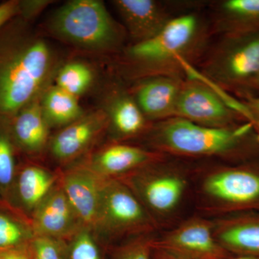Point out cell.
Here are the masks:
<instances>
[{
  "label": "cell",
  "instance_id": "obj_15",
  "mask_svg": "<svg viewBox=\"0 0 259 259\" xmlns=\"http://www.w3.org/2000/svg\"><path fill=\"white\" fill-rule=\"evenodd\" d=\"M31 225L34 235L54 238L75 235L83 228L61 186L32 212Z\"/></svg>",
  "mask_w": 259,
  "mask_h": 259
},
{
  "label": "cell",
  "instance_id": "obj_5",
  "mask_svg": "<svg viewBox=\"0 0 259 259\" xmlns=\"http://www.w3.org/2000/svg\"><path fill=\"white\" fill-rule=\"evenodd\" d=\"M199 74L221 89L253 83L259 74V30L223 35L206 51Z\"/></svg>",
  "mask_w": 259,
  "mask_h": 259
},
{
  "label": "cell",
  "instance_id": "obj_31",
  "mask_svg": "<svg viewBox=\"0 0 259 259\" xmlns=\"http://www.w3.org/2000/svg\"><path fill=\"white\" fill-rule=\"evenodd\" d=\"M0 259H30L19 248L0 250Z\"/></svg>",
  "mask_w": 259,
  "mask_h": 259
},
{
  "label": "cell",
  "instance_id": "obj_12",
  "mask_svg": "<svg viewBox=\"0 0 259 259\" xmlns=\"http://www.w3.org/2000/svg\"><path fill=\"white\" fill-rule=\"evenodd\" d=\"M185 79L177 76H146L136 79L130 93L151 123L175 117V109Z\"/></svg>",
  "mask_w": 259,
  "mask_h": 259
},
{
  "label": "cell",
  "instance_id": "obj_34",
  "mask_svg": "<svg viewBox=\"0 0 259 259\" xmlns=\"http://www.w3.org/2000/svg\"><path fill=\"white\" fill-rule=\"evenodd\" d=\"M226 259H259V256H248V255H237L235 258H228Z\"/></svg>",
  "mask_w": 259,
  "mask_h": 259
},
{
  "label": "cell",
  "instance_id": "obj_3",
  "mask_svg": "<svg viewBox=\"0 0 259 259\" xmlns=\"http://www.w3.org/2000/svg\"><path fill=\"white\" fill-rule=\"evenodd\" d=\"M253 131L251 122L212 127L173 117L153 123L145 135L150 150L166 156L233 158L246 154L259 141Z\"/></svg>",
  "mask_w": 259,
  "mask_h": 259
},
{
  "label": "cell",
  "instance_id": "obj_1",
  "mask_svg": "<svg viewBox=\"0 0 259 259\" xmlns=\"http://www.w3.org/2000/svg\"><path fill=\"white\" fill-rule=\"evenodd\" d=\"M57 51L20 17L0 28V117L42 96L61 67Z\"/></svg>",
  "mask_w": 259,
  "mask_h": 259
},
{
  "label": "cell",
  "instance_id": "obj_26",
  "mask_svg": "<svg viewBox=\"0 0 259 259\" xmlns=\"http://www.w3.org/2000/svg\"><path fill=\"white\" fill-rule=\"evenodd\" d=\"M74 236L71 259H100V252L90 229L81 228Z\"/></svg>",
  "mask_w": 259,
  "mask_h": 259
},
{
  "label": "cell",
  "instance_id": "obj_23",
  "mask_svg": "<svg viewBox=\"0 0 259 259\" xmlns=\"http://www.w3.org/2000/svg\"><path fill=\"white\" fill-rule=\"evenodd\" d=\"M33 236L20 212L0 200V250L18 248Z\"/></svg>",
  "mask_w": 259,
  "mask_h": 259
},
{
  "label": "cell",
  "instance_id": "obj_6",
  "mask_svg": "<svg viewBox=\"0 0 259 259\" xmlns=\"http://www.w3.org/2000/svg\"><path fill=\"white\" fill-rule=\"evenodd\" d=\"M200 192L214 212H259V163L214 167L204 175Z\"/></svg>",
  "mask_w": 259,
  "mask_h": 259
},
{
  "label": "cell",
  "instance_id": "obj_8",
  "mask_svg": "<svg viewBox=\"0 0 259 259\" xmlns=\"http://www.w3.org/2000/svg\"><path fill=\"white\" fill-rule=\"evenodd\" d=\"M157 223L136 194L119 179H105L102 185L99 231L111 236L149 234Z\"/></svg>",
  "mask_w": 259,
  "mask_h": 259
},
{
  "label": "cell",
  "instance_id": "obj_30",
  "mask_svg": "<svg viewBox=\"0 0 259 259\" xmlns=\"http://www.w3.org/2000/svg\"><path fill=\"white\" fill-rule=\"evenodd\" d=\"M19 0H9L0 4V28L19 16Z\"/></svg>",
  "mask_w": 259,
  "mask_h": 259
},
{
  "label": "cell",
  "instance_id": "obj_35",
  "mask_svg": "<svg viewBox=\"0 0 259 259\" xmlns=\"http://www.w3.org/2000/svg\"><path fill=\"white\" fill-rule=\"evenodd\" d=\"M253 84L259 88V74L258 75V76H257L256 79H255L254 82H253Z\"/></svg>",
  "mask_w": 259,
  "mask_h": 259
},
{
  "label": "cell",
  "instance_id": "obj_13",
  "mask_svg": "<svg viewBox=\"0 0 259 259\" xmlns=\"http://www.w3.org/2000/svg\"><path fill=\"white\" fill-rule=\"evenodd\" d=\"M104 180L85 166L69 170L62 177L61 188L88 229L97 230Z\"/></svg>",
  "mask_w": 259,
  "mask_h": 259
},
{
  "label": "cell",
  "instance_id": "obj_2",
  "mask_svg": "<svg viewBox=\"0 0 259 259\" xmlns=\"http://www.w3.org/2000/svg\"><path fill=\"white\" fill-rule=\"evenodd\" d=\"M211 33L210 23L199 13L177 15L156 36L126 48V74L136 79L157 75L185 79L207 51Z\"/></svg>",
  "mask_w": 259,
  "mask_h": 259
},
{
  "label": "cell",
  "instance_id": "obj_25",
  "mask_svg": "<svg viewBox=\"0 0 259 259\" xmlns=\"http://www.w3.org/2000/svg\"><path fill=\"white\" fill-rule=\"evenodd\" d=\"M16 152L6 121L0 117V200L5 202L8 199L18 168L15 160Z\"/></svg>",
  "mask_w": 259,
  "mask_h": 259
},
{
  "label": "cell",
  "instance_id": "obj_10",
  "mask_svg": "<svg viewBox=\"0 0 259 259\" xmlns=\"http://www.w3.org/2000/svg\"><path fill=\"white\" fill-rule=\"evenodd\" d=\"M153 248L180 259H226L231 254L216 239L213 221L197 217L154 239Z\"/></svg>",
  "mask_w": 259,
  "mask_h": 259
},
{
  "label": "cell",
  "instance_id": "obj_27",
  "mask_svg": "<svg viewBox=\"0 0 259 259\" xmlns=\"http://www.w3.org/2000/svg\"><path fill=\"white\" fill-rule=\"evenodd\" d=\"M146 235L139 237L124 246L120 250L117 259H151V254L154 250V239L145 236Z\"/></svg>",
  "mask_w": 259,
  "mask_h": 259
},
{
  "label": "cell",
  "instance_id": "obj_17",
  "mask_svg": "<svg viewBox=\"0 0 259 259\" xmlns=\"http://www.w3.org/2000/svg\"><path fill=\"white\" fill-rule=\"evenodd\" d=\"M213 226L216 239L228 253L259 256V212L229 214Z\"/></svg>",
  "mask_w": 259,
  "mask_h": 259
},
{
  "label": "cell",
  "instance_id": "obj_20",
  "mask_svg": "<svg viewBox=\"0 0 259 259\" xmlns=\"http://www.w3.org/2000/svg\"><path fill=\"white\" fill-rule=\"evenodd\" d=\"M56 177L35 165L18 166L6 203L20 213L33 212L55 187Z\"/></svg>",
  "mask_w": 259,
  "mask_h": 259
},
{
  "label": "cell",
  "instance_id": "obj_36",
  "mask_svg": "<svg viewBox=\"0 0 259 259\" xmlns=\"http://www.w3.org/2000/svg\"><path fill=\"white\" fill-rule=\"evenodd\" d=\"M258 139H259V135H258Z\"/></svg>",
  "mask_w": 259,
  "mask_h": 259
},
{
  "label": "cell",
  "instance_id": "obj_22",
  "mask_svg": "<svg viewBox=\"0 0 259 259\" xmlns=\"http://www.w3.org/2000/svg\"><path fill=\"white\" fill-rule=\"evenodd\" d=\"M40 103L49 126L65 127L85 115L77 97L56 85L42 94Z\"/></svg>",
  "mask_w": 259,
  "mask_h": 259
},
{
  "label": "cell",
  "instance_id": "obj_4",
  "mask_svg": "<svg viewBox=\"0 0 259 259\" xmlns=\"http://www.w3.org/2000/svg\"><path fill=\"white\" fill-rule=\"evenodd\" d=\"M46 28L61 41L98 53L117 52L127 35L99 0L66 2L49 16Z\"/></svg>",
  "mask_w": 259,
  "mask_h": 259
},
{
  "label": "cell",
  "instance_id": "obj_7",
  "mask_svg": "<svg viewBox=\"0 0 259 259\" xmlns=\"http://www.w3.org/2000/svg\"><path fill=\"white\" fill-rule=\"evenodd\" d=\"M166 158L120 177L157 223L173 215L179 209L188 187L185 172Z\"/></svg>",
  "mask_w": 259,
  "mask_h": 259
},
{
  "label": "cell",
  "instance_id": "obj_32",
  "mask_svg": "<svg viewBox=\"0 0 259 259\" xmlns=\"http://www.w3.org/2000/svg\"><path fill=\"white\" fill-rule=\"evenodd\" d=\"M248 111L255 121L259 120V97L250 99L247 105Z\"/></svg>",
  "mask_w": 259,
  "mask_h": 259
},
{
  "label": "cell",
  "instance_id": "obj_9",
  "mask_svg": "<svg viewBox=\"0 0 259 259\" xmlns=\"http://www.w3.org/2000/svg\"><path fill=\"white\" fill-rule=\"evenodd\" d=\"M217 89L209 80L201 79L191 68L181 88L175 117L207 127L236 125V111Z\"/></svg>",
  "mask_w": 259,
  "mask_h": 259
},
{
  "label": "cell",
  "instance_id": "obj_18",
  "mask_svg": "<svg viewBox=\"0 0 259 259\" xmlns=\"http://www.w3.org/2000/svg\"><path fill=\"white\" fill-rule=\"evenodd\" d=\"M41 97L25 105L10 118H5L17 151L28 155L41 152L49 141L50 126L42 112Z\"/></svg>",
  "mask_w": 259,
  "mask_h": 259
},
{
  "label": "cell",
  "instance_id": "obj_19",
  "mask_svg": "<svg viewBox=\"0 0 259 259\" xmlns=\"http://www.w3.org/2000/svg\"><path fill=\"white\" fill-rule=\"evenodd\" d=\"M108 129L114 139L125 140L146 134L152 123L148 122L129 90L114 87L108 94L105 109Z\"/></svg>",
  "mask_w": 259,
  "mask_h": 259
},
{
  "label": "cell",
  "instance_id": "obj_28",
  "mask_svg": "<svg viewBox=\"0 0 259 259\" xmlns=\"http://www.w3.org/2000/svg\"><path fill=\"white\" fill-rule=\"evenodd\" d=\"M31 247L35 259H62L57 238L34 235Z\"/></svg>",
  "mask_w": 259,
  "mask_h": 259
},
{
  "label": "cell",
  "instance_id": "obj_21",
  "mask_svg": "<svg viewBox=\"0 0 259 259\" xmlns=\"http://www.w3.org/2000/svg\"><path fill=\"white\" fill-rule=\"evenodd\" d=\"M211 30L220 35L259 30V0H223L211 3Z\"/></svg>",
  "mask_w": 259,
  "mask_h": 259
},
{
  "label": "cell",
  "instance_id": "obj_24",
  "mask_svg": "<svg viewBox=\"0 0 259 259\" xmlns=\"http://www.w3.org/2000/svg\"><path fill=\"white\" fill-rule=\"evenodd\" d=\"M56 86L79 98L91 88L94 73L81 61H71L59 68L55 76Z\"/></svg>",
  "mask_w": 259,
  "mask_h": 259
},
{
  "label": "cell",
  "instance_id": "obj_14",
  "mask_svg": "<svg viewBox=\"0 0 259 259\" xmlns=\"http://www.w3.org/2000/svg\"><path fill=\"white\" fill-rule=\"evenodd\" d=\"M106 129L108 120L102 109L85 114L51 139V154L61 163L72 161L85 152Z\"/></svg>",
  "mask_w": 259,
  "mask_h": 259
},
{
  "label": "cell",
  "instance_id": "obj_33",
  "mask_svg": "<svg viewBox=\"0 0 259 259\" xmlns=\"http://www.w3.org/2000/svg\"><path fill=\"white\" fill-rule=\"evenodd\" d=\"M155 251L158 253V259H180L173 256V255L168 254L165 252L161 251V250L154 249Z\"/></svg>",
  "mask_w": 259,
  "mask_h": 259
},
{
  "label": "cell",
  "instance_id": "obj_11",
  "mask_svg": "<svg viewBox=\"0 0 259 259\" xmlns=\"http://www.w3.org/2000/svg\"><path fill=\"white\" fill-rule=\"evenodd\" d=\"M133 44L156 36L177 15L171 13L173 3L156 0L112 1Z\"/></svg>",
  "mask_w": 259,
  "mask_h": 259
},
{
  "label": "cell",
  "instance_id": "obj_29",
  "mask_svg": "<svg viewBox=\"0 0 259 259\" xmlns=\"http://www.w3.org/2000/svg\"><path fill=\"white\" fill-rule=\"evenodd\" d=\"M52 3L50 0H19L18 17L29 22L36 18Z\"/></svg>",
  "mask_w": 259,
  "mask_h": 259
},
{
  "label": "cell",
  "instance_id": "obj_16",
  "mask_svg": "<svg viewBox=\"0 0 259 259\" xmlns=\"http://www.w3.org/2000/svg\"><path fill=\"white\" fill-rule=\"evenodd\" d=\"M167 158L166 155L152 150L122 144L102 148L86 165L103 179H119L131 172Z\"/></svg>",
  "mask_w": 259,
  "mask_h": 259
}]
</instances>
